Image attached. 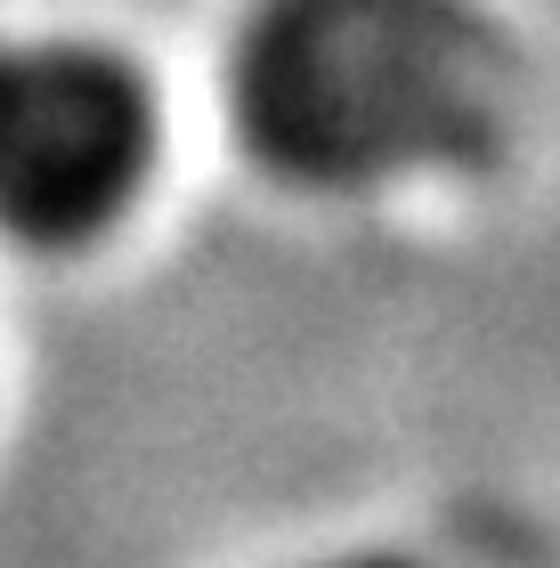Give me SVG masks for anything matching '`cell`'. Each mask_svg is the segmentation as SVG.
<instances>
[{"instance_id":"1","label":"cell","mask_w":560,"mask_h":568,"mask_svg":"<svg viewBox=\"0 0 560 568\" xmlns=\"http://www.w3.org/2000/svg\"><path fill=\"white\" fill-rule=\"evenodd\" d=\"M227 98L301 187L479 163L512 106V41L479 0H252Z\"/></svg>"},{"instance_id":"2","label":"cell","mask_w":560,"mask_h":568,"mask_svg":"<svg viewBox=\"0 0 560 568\" xmlns=\"http://www.w3.org/2000/svg\"><path fill=\"white\" fill-rule=\"evenodd\" d=\"M155 98L139 65L82 33L0 41V227L82 244L146 187Z\"/></svg>"},{"instance_id":"3","label":"cell","mask_w":560,"mask_h":568,"mask_svg":"<svg viewBox=\"0 0 560 568\" xmlns=\"http://www.w3.org/2000/svg\"><path fill=\"white\" fill-rule=\"evenodd\" d=\"M325 568H406V560H325Z\"/></svg>"}]
</instances>
